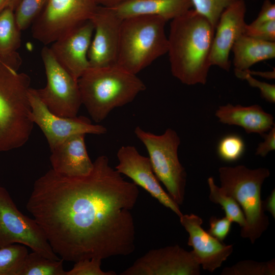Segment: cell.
<instances>
[{
	"instance_id": "4dcf8cb0",
	"label": "cell",
	"mask_w": 275,
	"mask_h": 275,
	"mask_svg": "<svg viewBox=\"0 0 275 275\" xmlns=\"http://www.w3.org/2000/svg\"><path fill=\"white\" fill-rule=\"evenodd\" d=\"M234 71L237 77L246 80L251 87L257 88L260 90L261 96L266 101L271 103L275 102L274 85L259 81L246 70Z\"/></svg>"
},
{
	"instance_id": "d590c367",
	"label": "cell",
	"mask_w": 275,
	"mask_h": 275,
	"mask_svg": "<svg viewBox=\"0 0 275 275\" xmlns=\"http://www.w3.org/2000/svg\"><path fill=\"white\" fill-rule=\"evenodd\" d=\"M262 207L264 211H267L275 218V190L273 189L270 194L264 201H262Z\"/></svg>"
},
{
	"instance_id": "cb8c5ba5",
	"label": "cell",
	"mask_w": 275,
	"mask_h": 275,
	"mask_svg": "<svg viewBox=\"0 0 275 275\" xmlns=\"http://www.w3.org/2000/svg\"><path fill=\"white\" fill-rule=\"evenodd\" d=\"M209 187V200L219 204L225 212V216L232 222L237 223L241 228L245 224V219L243 212L236 201L232 197L222 192L219 187L215 184L214 179L210 177L207 180Z\"/></svg>"
},
{
	"instance_id": "4316f807",
	"label": "cell",
	"mask_w": 275,
	"mask_h": 275,
	"mask_svg": "<svg viewBox=\"0 0 275 275\" xmlns=\"http://www.w3.org/2000/svg\"><path fill=\"white\" fill-rule=\"evenodd\" d=\"M49 0H21L14 11L15 20L22 31L32 24Z\"/></svg>"
},
{
	"instance_id": "484cf974",
	"label": "cell",
	"mask_w": 275,
	"mask_h": 275,
	"mask_svg": "<svg viewBox=\"0 0 275 275\" xmlns=\"http://www.w3.org/2000/svg\"><path fill=\"white\" fill-rule=\"evenodd\" d=\"M222 275H274V259L267 262L243 260L235 265L224 268Z\"/></svg>"
},
{
	"instance_id": "6da1fadb",
	"label": "cell",
	"mask_w": 275,
	"mask_h": 275,
	"mask_svg": "<svg viewBox=\"0 0 275 275\" xmlns=\"http://www.w3.org/2000/svg\"><path fill=\"white\" fill-rule=\"evenodd\" d=\"M139 196L138 186L101 155L86 176L48 170L35 181L26 209L64 261L102 260L135 250L131 210Z\"/></svg>"
},
{
	"instance_id": "ac0fdd59",
	"label": "cell",
	"mask_w": 275,
	"mask_h": 275,
	"mask_svg": "<svg viewBox=\"0 0 275 275\" xmlns=\"http://www.w3.org/2000/svg\"><path fill=\"white\" fill-rule=\"evenodd\" d=\"M85 135L71 136L50 150L52 170L70 177L86 176L92 171L93 162L87 152Z\"/></svg>"
},
{
	"instance_id": "ba28073f",
	"label": "cell",
	"mask_w": 275,
	"mask_h": 275,
	"mask_svg": "<svg viewBox=\"0 0 275 275\" xmlns=\"http://www.w3.org/2000/svg\"><path fill=\"white\" fill-rule=\"evenodd\" d=\"M98 6L95 0H49L31 25L32 36L50 44L90 20Z\"/></svg>"
},
{
	"instance_id": "f1b7e54d",
	"label": "cell",
	"mask_w": 275,
	"mask_h": 275,
	"mask_svg": "<svg viewBox=\"0 0 275 275\" xmlns=\"http://www.w3.org/2000/svg\"><path fill=\"white\" fill-rule=\"evenodd\" d=\"M196 11L205 16L213 28L218 23L224 10L237 0H191Z\"/></svg>"
},
{
	"instance_id": "7a4b0ae2",
	"label": "cell",
	"mask_w": 275,
	"mask_h": 275,
	"mask_svg": "<svg viewBox=\"0 0 275 275\" xmlns=\"http://www.w3.org/2000/svg\"><path fill=\"white\" fill-rule=\"evenodd\" d=\"M214 32L208 19L194 9L172 20L168 53L171 73L182 84H206Z\"/></svg>"
},
{
	"instance_id": "5b68a950",
	"label": "cell",
	"mask_w": 275,
	"mask_h": 275,
	"mask_svg": "<svg viewBox=\"0 0 275 275\" xmlns=\"http://www.w3.org/2000/svg\"><path fill=\"white\" fill-rule=\"evenodd\" d=\"M167 21L159 16L148 15L123 19L116 65L136 75L168 53Z\"/></svg>"
},
{
	"instance_id": "5bb4252c",
	"label": "cell",
	"mask_w": 275,
	"mask_h": 275,
	"mask_svg": "<svg viewBox=\"0 0 275 275\" xmlns=\"http://www.w3.org/2000/svg\"><path fill=\"white\" fill-rule=\"evenodd\" d=\"M119 163L115 169L130 178L137 186L147 191L161 204L179 217L183 213L178 205L160 185L149 159L141 155L133 146H122L117 154Z\"/></svg>"
},
{
	"instance_id": "f546056e",
	"label": "cell",
	"mask_w": 275,
	"mask_h": 275,
	"mask_svg": "<svg viewBox=\"0 0 275 275\" xmlns=\"http://www.w3.org/2000/svg\"><path fill=\"white\" fill-rule=\"evenodd\" d=\"M102 260L85 259L75 262L73 268L66 271L65 275H116L113 271H104L101 268Z\"/></svg>"
},
{
	"instance_id": "ffe728a7",
	"label": "cell",
	"mask_w": 275,
	"mask_h": 275,
	"mask_svg": "<svg viewBox=\"0 0 275 275\" xmlns=\"http://www.w3.org/2000/svg\"><path fill=\"white\" fill-rule=\"evenodd\" d=\"M111 7L121 19L136 16H157L167 21L193 6L191 0H127Z\"/></svg>"
},
{
	"instance_id": "603a6c76",
	"label": "cell",
	"mask_w": 275,
	"mask_h": 275,
	"mask_svg": "<svg viewBox=\"0 0 275 275\" xmlns=\"http://www.w3.org/2000/svg\"><path fill=\"white\" fill-rule=\"evenodd\" d=\"M64 260L51 259L33 251L26 256L18 275H65Z\"/></svg>"
},
{
	"instance_id": "83f0119b",
	"label": "cell",
	"mask_w": 275,
	"mask_h": 275,
	"mask_svg": "<svg viewBox=\"0 0 275 275\" xmlns=\"http://www.w3.org/2000/svg\"><path fill=\"white\" fill-rule=\"evenodd\" d=\"M245 151V144L242 138L236 134H230L219 141L217 152L219 158L226 162L238 160Z\"/></svg>"
},
{
	"instance_id": "52a82bcc",
	"label": "cell",
	"mask_w": 275,
	"mask_h": 275,
	"mask_svg": "<svg viewBox=\"0 0 275 275\" xmlns=\"http://www.w3.org/2000/svg\"><path fill=\"white\" fill-rule=\"evenodd\" d=\"M149 155L152 169L168 194L179 205L184 200L186 173L178 155L180 139L177 132L168 128L160 135L145 131L140 126L134 130Z\"/></svg>"
},
{
	"instance_id": "9c48e42d",
	"label": "cell",
	"mask_w": 275,
	"mask_h": 275,
	"mask_svg": "<svg viewBox=\"0 0 275 275\" xmlns=\"http://www.w3.org/2000/svg\"><path fill=\"white\" fill-rule=\"evenodd\" d=\"M15 243L47 258L60 259L36 221L21 212L7 189L0 186V248Z\"/></svg>"
},
{
	"instance_id": "277c9868",
	"label": "cell",
	"mask_w": 275,
	"mask_h": 275,
	"mask_svg": "<svg viewBox=\"0 0 275 275\" xmlns=\"http://www.w3.org/2000/svg\"><path fill=\"white\" fill-rule=\"evenodd\" d=\"M31 78L0 62V152L23 146L32 134Z\"/></svg>"
},
{
	"instance_id": "8d00e7d4",
	"label": "cell",
	"mask_w": 275,
	"mask_h": 275,
	"mask_svg": "<svg viewBox=\"0 0 275 275\" xmlns=\"http://www.w3.org/2000/svg\"><path fill=\"white\" fill-rule=\"evenodd\" d=\"M21 0H0V13L6 9L14 11Z\"/></svg>"
},
{
	"instance_id": "1f68e13d",
	"label": "cell",
	"mask_w": 275,
	"mask_h": 275,
	"mask_svg": "<svg viewBox=\"0 0 275 275\" xmlns=\"http://www.w3.org/2000/svg\"><path fill=\"white\" fill-rule=\"evenodd\" d=\"M244 34L264 41L275 42V20L256 25L247 24Z\"/></svg>"
},
{
	"instance_id": "3957f363",
	"label": "cell",
	"mask_w": 275,
	"mask_h": 275,
	"mask_svg": "<svg viewBox=\"0 0 275 275\" xmlns=\"http://www.w3.org/2000/svg\"><path fill=\"white\" fill-rule=\"evenodd\" d=\"M82 104L96 122L132 101L146 90L144 82L116 64L89 67L78 79Z\"/></svg>"
},
{
	"instance_id": "d4e9b609",
	"label": "cell",
	"mask_w": 275,
	"mask_h": 275,
	"mask_svg": "<svg viewBox=\"0 0 275 275\" xmlns=\"http://www.w3.org/2000/svg\"><path fill=\"white\" fill-rule=\"evenodd\" d=\"M26 246L15 243L0 248V275H18L28 254Z\"/></svg>"
},
{
	"instance_id": "8992f818",
	"label": "cell",
	"mask_w": 275,
	"mask_h": 275,
	"mask_svg": "<svg viewBox=\"0 0 275 275\" xmlns=\"http://www.w3.org/2000/svg\"><path fill=\"white\" fill-rule=\"evenodd\" d=\"M218 172L221 190L236 201L245 216V224L241 228L240 236L253 244L269 225L262 207L261 188L270 172L265 168L250 169L238 165L221 167Z\"/></svg>"
},
{
	"instance_id": "9a60e30c",
	"label": "cell",
	"mask_w": 275,
	"mask_h": 275,
	"mask_svg": "<svg viewBox=\"0 0 275 275\" xmlns=\"http://www.w3.org/2000/svg\"><path fill=\"white\" fill-rule=\"evenodd\" d=\"M93 33L89 20L50 44L57 61L77 80L90 67L88 53Z\"/></svg>"
},
{
	"instance_id": "8fae6325",
	"label": "cell",
	"mask_w": 275,
	"mask_h": 275,
	"mask_svg": "<svg viewBox=\"0 0 275 275\" xmlns=\"http://www.w3.org/2000/svg\"><path fill=\"white\" fill-rule=\"evenodd\" d=\"M28 96L31 106V119L43 132L50 150L75 135H101L107 132L106 127L93 124L86 117H63L54 114L41 100L36 89L30 88Z\"/></svg>"
},
{
	"instance_id": "4fadbf2b",
	"label": "cell",
	"mask_w": 275,
	"mask_h": 275,
	"mask_svg": "<svg viewBox=\"0 0 275 275\" xmlns=\"http://www.w3.org/2000/svg\"><path fill=\"white\" fill-rule=\"evenodd\" d=\"M90 20L94 33L88 53L90 67L116 64L123 19L111 7L98 6Z\"/></svg>"
},
{
	"instance_id": "74e56055",
	"label": "cell",
	"mask_w": 275,
	"mask_h": 275,
	"mask_svg": "<svg viewBox=\"0 0 275 275\" xmlns=\"http://www.w3.org/2000/svg\"><path fill=\"white\" fill-rule=\"evenodd\" d=\"M246 71L251 75H257L266 78L274 79L275 76L274 70L272 71L260 72L251 71L250 69H248Z\"/></svg>"
},
{
	"instance_id": "7402d4cb",
	"label": "cell",
	"mask_w": 275,
	"mask_h": 275,
	"mask_svg": "<svg viewBox=\"0 0 275 275\" xmlns=\"http://www.w3.org/2000/svg\"><path fill=\"white\" fill-rule=\"evenodd\" d=\"M21 31L14 10L8 8L0 13V61L15 71L22 64L17 52L21 45Z\"/></svg>"
},
{
	"instance_id": "f35d334b",
	"label": "cell",
	"mask_w": 275,
	"mask_h": 275,
	"mask_svg": "<svg viewBox=\"0 0 275 275\" xmlns=\"http://www.w3.org/2000/svg\"><path fill=\"white\" fill-rule=\"evenodd\" d=\"M98 6L112 7L127 0H95Z\"/></svg>"
},
{
	"instance_id": "836d02e7",
	"label": "cell",
	"mask_w": 275,
	"mask_h": 275,
	"mask_svg": "<svg viewBox=\"0 0 275 275\" xmlns=\"http://www.w3.org/2000/svg\"><path fill=\"white\" fill-rule=\"evenodd\" d=\"M275 20V5L270 0H265L257 18L250 25H256Z\"/></svg>"
},
{
	"instance_id": "44dd1931",
	"label": "cell",
	"mask_w": 275,
	"mask_h": 275,
	"mask_svg": "<svg viewBox=\"0 0 275 275\" xmlns=\"http://www.w3.org/2000/svg\"><path fill=\"white\" fill-rule=\"evenodd\" d=\"M234 70L245 71L255 64L275 57V42L256 39L244 34L234 44Z\"/></svg>"
},
{
	"instance_id": "30bf717a",
	"label": "cell",
	"mask_w": 275,
	"mask_h": 275,
	"mask_svg": "<svg viewBox=\"0 0 275 275\" xmlns=\"http://www.w3.org/2000/svg\"><path fill=\"white\" fill-rule=\"evenodd\" d=\"M41 56L46 77L45 86L36 89L41 100L56 115L77 116L82 105L78 80L58 63L49 47H43Z\"/></svg>"
},
{
	"instance_id": "d6986e66",
	"label": "cell",
	"mask_w": 275,
	"mask_h": 275,
	"mask_svg": "<svg viewBox=\"0 0 275 275\" xmlns=\"http://www.w3.org/2000/svg\"><path fill=\"white\" fill-rule=\"evenodd\" d=\"M215 116L221 123L241 127L247 133H257L261 135L274 125L273 117L258 104L243 106L228 103L219 106Z\"/></svg>"
},
{
	"instance_id": "e0dca14e",
	"label": "cell",
	"mask_w": 275,
	"mask_h": 275,
	"mask_svg": "<svg viewBox=\"0 0 275 275\" xmlns=\"http://www.w3.org/2000/svg\"><path fill=\"white\" fill-rule=\"evenodd\" d=\"M179 218L189 234L187 244L193 248L195 259L203 269L213 272L232 253L233 245L226 244L205 231L202 219L196 214H183Z\"/></svg>"
},
{
	"instance_id": "2e32d148",
	"label": "cell",
	"mask_w": 275,
	"mask_h": 275,
	"mask_svg": "<svg viewBox=\"0 0 275 275\" xmlns=\"http://www.w3.org/2000/svg\"><path fill=\"white\" fill-rule=\"evenodd\" d=\"M246 5L244 0H237L221 14L215 28L210 54V64L229 72L230 52L236 41L244 34Z\"/></svg>"
},
{
	"instance_id": "ab89813d",
	"label": "cell",
	"mask_w": 275,
	"mask_h": 275,
	"mask_svg": "<svg viewBox=\"0 0 275 275\" xmlns=\"http://www.w3.org/2000/svg\"><path fill=\"white\" fill-rule=\"evenodd\" d=\"M0 62H1V61H0ZM1 63H2V62H1Z\"/></svg>"
},
{
	"instance_id": "d6a6232c",
	"label": "cell",
	"mask_w": 275,
	"mask_h": 275,
	"mask_svg": "<svg viewBox=\"0 0 275 275\" xmlns=\"http://www.w3.org/2000/svg\"><path fill=\"white\" fill-rule=\"evenodd\" d=\"M232 222L226 216L218 218L211 216L209 219V229L208 232L221 242L228 235Z\"/></svg>"
},
{
	"instance_id": "7c38bea8",
	"label": "cell",
	"mask_w": 275,
	"mask_h": 275,
	"mask_svg": "<svg viewBox=\"0 0 275 275\" xmlns=\"http://www.w3.org/2000/svg\"><path fill=\"white\" fill-rule=\"evenodd\" d=\"M200 265L191 251L179 245L152 249L138 258L121 275H199Z\"/></svg>"
},
{
	"instance_id": "e575fe53",
	"label": "cell",
	"mask_w": 275,
	"mask_h": 275,
	"mask_svg": "<svg viewBox=\"0 0 275 275\" xmlns=\"http://www.w3.org/2000/svg\"><path fill=\"white\" fill-rule=\"evenodd\" d=\"M264 139L263 142L259 144L256 149V155L266 156L267 154L275 149V126L274 125L267 133H264L261 135Z\"/></svg>"
}]
</instances>
